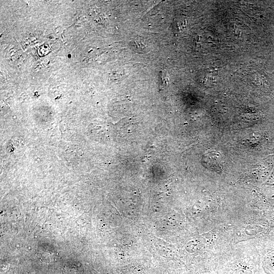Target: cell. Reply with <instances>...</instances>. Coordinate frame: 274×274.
I'll return each instance as SVG.
<instances>
[{
    "label": "cell",
    "mask_w": 274,
    "mask_h": 274,
    "mask_svg": "<svg viewBox=\"0 0 274 274\" xmlns=\"http://www.w3.org/2000/svg\"><path fill=\"white\" fill-rule=\"evenodd\" d=\"M231 274H254L251 268L247 266L243 265L235 268Z\"/></svg>",
    "instance_id": "obj_2"
},
{
    "label": "cell",
    "mask_w": 274,
    "mask_h": 274,
    "mask_svg": "<svg viewBox=\"0 0 274 274\" xmlns=\"http://www.w3.org/2000/svg\"><path fill=\"white\" fill-rule=\"evenodd\" d=\"M130 44L133 49L137 51H140V52L145 51L147 47L145 40L138 37L132 41Z\"/></svg>",
    "instance_id": "obj_1"
}]
</instances>
